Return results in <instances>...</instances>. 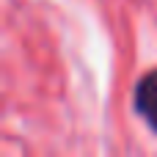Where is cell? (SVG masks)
Wrapping results in <instances>:
<instances>
[{
    "label": "cell",
    "instance_id": "1",
    "mask_svg": "<svg viewBox=\"0 0 157 157\" xmlns=\"http://www.w3.org/2000/svg\"><path fill=\"white\" fill-rule=\"evenodd\" d=\"M135 110L157 132V69L138 80V86H135Z\"/></svg>",
    "mask_w": 157,
    "mask_h": 157
}]
</instances>
